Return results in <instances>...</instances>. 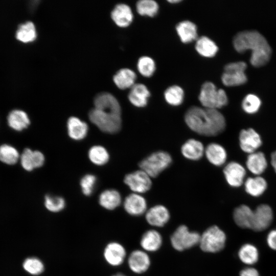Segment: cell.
Returning a JSON list of instances; mask_svg holds the SVG:
<instances>
[{
  "label": "cell",
  "instance_id": "6da1fadb",
  "mask_svg": "<svg viewBox=\"0 0 276 276\" xmlns=\"http://www.w3.org/2000/svg\"><path fill=\"white\" fill-rule=\"evenodd\" d=\"M185 121L192 130L207 136L221 133L226 126L225 119L218 109L202 108L196 106L187 110Z\"/></svg>",
  "mask_w": 276,
  "mask_h": 276
},
{
  "label": "cell",
  "instance_id": "7a4b0ae2",
  "mask_svg": "<svg viewBox=\"0 0 276 276\" xmlns=\"http://www.w3.org/2000/svg\"><path fill=\"white\" fill-rule=\"evenodd\" d=\"M233 45L239 53L247 50L251 51L250 63L255 67L266 64L270 58L271 49L265 38L255 30L244 31L236 35Z\"/></svg>",
  "mask_w": 276,
  "mask_h": 276
},
{
  "label": "cell",
  "instance_id": "3957f363",
  "mask_svg": "<svg viewBox=\"0 0 276 276\" xmlns=\"http://www.w3.org/2000/svg\"><path fill=\"white\" fill-rule=\"evenodd\" d=\"M199 100L205 108L218 109L225 106L228 99L223 89H217L211 82H206L201 86Z\"/></svg>",
  "mask_w": 276,
  "mask_h": 276
},
{
  "label": "cell",
  "instance_id": "277c9868",
  "mask_svg": "<svg viewBox=\"0 0 276 276\" xmlns=\"http://www.w3.org/2000/svg\"><path fill=\"white\" fill-rule=\"evenodd\" d=\"M121 115L95 108L89 112L90 121L101 131L109 133L119 131L121 127Z\"/></svg>",
  "mask_w": 276,
  "mask_h": 276
},
{
  "label": "cell",
  "instance_id": "5b68a950",
  "mask_svg": "<svg viewBox=\"0 0 276 276\" xmlns=\"http://www.w3.org/2000/svg\"><path fill=\"white\" fill-rule=\"evenodd\" d=\"M172 162V158L169 153L158 151L143 159L139 163V166L151 178H155L169 167Z\"/></svg>",
  "mask_w": 276,
  "mask_h": 276
},
{
  "label": "cell",
  "instance_id": "8992f818",
  "mask_svg": "<svg viewBox=\"0 0 276 276\" xmlns=\"http://www.w3.org/2000/svg\"><path fill=\"white\" fill-rule=\"evenodd\" d=\"M224 232L216 225L207 228L200 236L199 245L201 249L206 252H217L224 247L226 242Z\"/></svg>",
  "mask_w": 276,
  "mask_h": 276
},
{
  "label": "cell",
  "instance_id": "52a82bcc",
  "mask_svg": "<svg viewBox=\"0 0 276 276\" xmlns=\"http://www.w3.org/2000/svg\"><path fill=\"white\" fill-rule=\"evenodd\" d=\"M200 236L198 232L190 231L185 225L179 226L171 237L172 247L177 251H183L199 244Z\"/></svg>",
  "mask_w": 276,
  "mask_h": 276
},
{
  "label": "cell",
  "instance_id": "ba28073f",
  "mask_svg": "<svg viewBox=\"0 0 276 276\" xmlns=\"http://www.w3.org/2000/svg\"><path fill=\"white\" fill-rule=\"evenodd\" d=\"M247 65L243 61L231 62L226 64L221 76L223 84L227 86L242 85L247 81L245 71Z\"/></svg>",
  "mask_w": 276,
  "mask_h": 276
},
{
  "label": "cell",
  "instance_id": "9c48e42d",
  "mask_svg": "<svg viewBox=\"0 0 276 276\" xmlns=\"http://www.w3.org/2000/svg\"><path fill=\"white\" fill-rule=\"evenodd\" d=\"M124 181L131 191L137 194L146 193L152 186L151 177L141 169L126 175Z\"/></svg>",
  "mask_w": 276,
  "mask_h": 276
},
{
  "label": "cell",
  "instance_id": "30bf717a",
  "mask_svg": "<svg viewBox=\"0 0 276 276\" xmlns=\"http://www.w3.org/2000/svg\"><path fill=\"white\" fill-rule=\"evenodd\" d=\"M126 250L124 246L117 241L108 243L105 246L103 256L106 263L112 267L121 265L126 258Z\"/></svg>",
  "mask_w": 276,
  "mask_h": 276
},
{
  "label": "cell",
  "instance_id": "8fae6325",
  "mask_svg": "<svg viewBox=\"0 0 276 276\" xmlns=\"http://www.w3.org/2000/svg\"><path fill=\"white\" fill-rule=\"evenodd\" d=\"M272 218L273 213L270 206L260 204L253 212L250 229L257 232L263 231L270 225Z\"/></svg>",
  "mask_w": 276,
  "mask_h": 276
},
{
  "label": "cell",
  "instance_id": "7c38bea8",
  "mask_svg": "<svg viewBox=\"0 0 276 276\" xmlns=\"http://www.w3.org/2000/svg\"><path fill=\"white\" fill-rule=\"evenodd\" d=\"M239 139L241 149L248 154L256 152L262 144L259 134L251 128L242 129Z\"/></svg>",
  "mask_w": 276,
  "mask_h": 276
},
{
  "label": "cell",
  "instance_id": "4fadbf2b",
  "mask_svg": "<svg viewBox=\"0 0 276 276\" xmlns=\"http://www.w3.org/2000/svg\"><path fill=\"white\" fill-rule=\"evenodd\" d=\"M223 173L227 183L232 187L237 188L243 183L246 171L240 164L231 162L225 166Z\"/></svg>",
  "mask_w": 276,
  "mask_h": 276
},
{
  "label": "cell",
  "instance_id": "5bb4252c",
  "mask_svg": "<svg viewBox=\"0 0 276 276\" xmlns=\"http://www.w3.org/2000/svg\"><path fill=\"white\" fill-rule=\"evenodd\" d=\"M150 259L147 252L136 249L129 255L127 263L130 269L134 273L140 274L146 271L150 265Z\"/></svg>",
  "mask_w": 276,
  "mask_h": 276
},
{
  "label": "cell",
  "instance_id": "9a60e30c",
  "mask_svg": "<svg viewBox=\"0 0 276 276\" xmlns=\"http://www.w3.org/2000/svg\"><path fill=\"white\" fill-rule=\"evenodd\" d=\"M123 206L124 210L128 214L139 216L146 212L147 204L144 197L140 194L134 193L126 197Z\"/></svg>",
  "mask_w": 276,
  "mask_h": 276
},
{
  "label": "cell",
  "instance_id": "2e32d148",
  "mask_svg": "<svg viewBox=\"0 0 276 276\" xmlns=\"http://www.w3.org/2000/svg\"><path fill=\"white\" fill-rule=\"evenodd\" d=\"M146 220L151 225L163 227L169 220L170 214L168 209L163 205H156L146 213Z\"/></svg>",
  "mask_w": 276,
  "mask_h": 276
},
{
  "label": "cell",
  "instance_id": "e0dca14e",
  "mask_svg": "<svg viewBox=\"0 0 276 276\" xmlns=\"http://www.w3.org/2000/svg\"><path fill=\"white\" fill-rule=\"evenodd\" d=\"M95 108L100 110H106L114 113L121 115L120 105L112 94L102 93L98 94L94 99Z\"/></svg>",
  "mask_w": 276,
  "mask_h": 276
},
{
  "label": "cell",
  "instance_id": "ac0fdd59",
  "mask_svg": "<svg viewBox=\"0 0 276 276\" xmlns=\"http://www.w3.org/2000/svg\"><path fill=\"white\" fill-rule=\"evenodd\" d=\"M20 159L24 169L27 171H32L35 168L41 167L45 158L41 152L26 148L21 154Z\"/></svg>",
  "mask_w": 276,
  "mask_h": 276
},
{
  "label": "cell",
  "instance_id": "d6986e66",
  "mask_svg": "<svg viewBox=\"0 0 276 276\" xmlns=\"http://www.w3.org/2000/svg\"><path fill=\"white\" fill-rule=\"evenodd\" d=\"M111 16L116 24L120 27L130 25L133 17L131 8L125 4L116 5L111 13Z\"/></svg>",
  "mask_w": 276,
  "mask_h": 276
},
{
  "label": "cell",
  "instance_id": "ffe728a7",
  "mask_svg": "<svg viewBox=\"0 0 276 276\" xmlns=\"http://www.w3.org/2000/svg\"><path fill=\"white\" fill-rule=\"evenodd\" d=\"M150 95V91L145 85L137 83L130 88L128 99L134 106L143 107L146 106Z\"/></svg>",
  "mask_w": 276,
  "mask_h": 276
},
{
  "label": "cell",
  "instance_id": "44dd1931",
  "mask_svg": "<svg viewBox=\"0 0 276 276\" xmlns=\"http://www.w3.org/2000/svg\"><path fill=\"white\" fill-rule=\"evenodd\" d=\"M204 151L202 143L193 139L187 141L181 148L182 155L185 158L192 160L200 159L203 155Z\"/></svg>",
  "mask_w": 276,
  "mask_h": 276
},
{
  "label": "cell",
  "instance_id": "7402d4cb",
  "mask_svg": "<svg viewBox=\"0 0 276 276\" xmlns=\"http://www.w3.org/2000/svg\"><path fill=\"white\" fill-rule=\"evenodd\" d=\"M204 153L209 162L216 166L224 164L227 158V153L224 148L216 143L209 144Z\"/></svg>",
  "mask_w": 276,
  "mask_h": 276
},
{
  "label": "cell",
  "instance_id": "603a6c76",
  "mask_svg": "<svg viewBox=\"0 0 276 276\" xmlns=\"http://www.w3.org/2000/svg\"><path fill=\"white\" fill-rule=\"evenodd\" d=\"M160 234L154 229L146 231L142 236L140 245L144 251L153 252L158 250L162 245Z\"/></svg>",
  "mask_w": 276,
  "mask_h": 276
},
{
  "label": "cell",
  "instance_id": "cb8c5ba5",
  "mask_svg": "<svg viewBox=\"0 0 276 276\" xmlns=\"http://www.w3.org/2000/svg\"><path fill=\"white\" fill-rule=\"evenodd\" d=\"M246 165L252 174L259 175L263 173L267 166V162L264 154L262 152H255L249 154Z\"/></svg>",
  "mask_w": 276,
  "mask_h": 276
},
{
  "label": "cell",
  "instance_id": "d4e9b609",
  "mask_svg": "<svg viewBox=\"0 0 276 276\" xmlns=\"http://www.w3.org/2000/svg\"><path fill=\"white\" fill-rule=\"evenodd\" d=\"M68 135L75 140L83 139L88 132L87 124L75 117H70L67 122Z\"/></svg>",
  "mask_w": 276,
  "mask_h": 276
},
{
  "label": "cell",
  "instance_id": "484cf974",
  "mask_svg": "<svg viewBox=\"0 0 276 276\" xmlns=\"http://www.w3.org/2000/svg\"><path fill=\"white\" fill-rule=\"evenodd\" d=\"M7 122L9 126L16 131H21L27 128L30 124L27 113L19 109L12 110L8 116Z\"/></svg>",
  "mask_w": 276,
  "mask_h": 276
},
{
  "label": "cell",
  "instance_id": "4316f807",
  "mask_svg": "<svg viewBox=\"0 0 276 276\" xmlns=\"http://www.w3.org/2000/svg\"><path fill=\"white\" fill-rule=\"evenodd\" d=\"M253 212L248 206L243 204L236 208L233 213V218L236 224L241 228H250Z\"/></svg>",
  "mask_w": 276,
  "mask_h": 276
},
{
  "label": "cell",
  "instance_id": "83f0119b",
  "mask_svg": "<svg viewBox=\"0 0 276 276\" xmlns=\"http://www.w3.org/2000/svg\"><path fill=\"white\" fill-rule=\"evenodd\" d=\"M122 198L120 193L113 189L106 190L102 192L99 197V203L103 208L113 210L121 204Z\"/></svg>",
  "mask_w": 276,
  "mask_h": 276
},
{
  "label": "cell",
  "instance_id": "f1b7e54d",
  "mask_svg": "<svg viewBox=\"0 0 276 276\" xmlns=\"http://www.w3.org/2000/svg\"><path fill=\"white\" fill-rule=\"evenodd\" d=\"M176 30L181 41L183 43H189L197 38V29L195 24L184 20L178 23Z\"/></svg>",
  "mask_w": 276,
  "mask_h": 276
},
{
  "label": "cell",
  "instance_id": "f546056e",
  "mask_svg": "<svg viewBox=\"0 0 276 276\" xmlns=\"http://www.w3.org/2000/svg\"><path fill=\"white\" fill-rule=\"evenodd\" d=\"M136 75L134 72L129 68L120 70L113 76V80L120 89L131 88L134 85Z\"/></svg>",
  "mask_w": 276,
  "mask_h": 276
},
{
  "label": "cell",
  "instance_id": "4dcf8cb0",
  "mask_svg": "<svg viewBox=\"0 0 276 276\" xmlns=\"http://www.w3.org/2000/svg\"><path fill=\"white\" fill-rule=\"evenodd\" d=\"M245 190L250 195L258 197L266 190L267 183L262 177L257 176L248 178L244 182Z\"/></svg>",
  "mask_w": 276,
  "mask_h": 276
},
{
  "label": "cell",
  "instance_id": "1f68e13d",
  "mask_svg": "<svg viewBox=\"0 0 276 276\" xmlns=\"http://www.w3.org/2000/svg\"><path fill=\"white\" fill-rule=\"evenodd\" d=\"M195 49L200 55L209 58L214 57L218 50L216 44L206 36H201L197 39Z\"/></svg>",
  "mask_w": 276,
  "mask_h": 276
},
{
  "label": "cell",
  "instance_id": "d6a6232c",
  "mask_svg": "<svg viewBox=\"0 0 276 276\" xmlns=\"http://www.w3.org/2000/svg\"><path fill=\"white\" fill-rule=\"evenodd\" d=\"M16 39L24 43H29L35 40L37 33L34 24L27 21L19 26L15 35Z\"/></svg>",
  "mask_w": 276,
  "mask_h": 276
},
{
  "label": "cell",
  "instance_id": "836d02e7",
  "mask_svg": "<svg viewBox=\"0 0 276 276\" xmlns=\"http://www.w3.org/2000/svg\"><path fill=\"white\" fill-rule=\"evenodd\" d=\"M240 260L247 265L256 263L259 258V252L257 248L251 244L243 245L238 252Z\"/></svg>",
  "mask_w": 276,
  "mask_h": 276
},
{
  "label": "cell",
  "instance_id": "e575fe53",
  "mask_svg": "<svg viewBox=\"0 0 276 276\" xmlns=\"http://www.w3.org/2000/svg\"><path fill=\"white\" fill-rule=\"evenodd\" d=\"M22 267L27 273L34 276L41 274L45 270V265L42 261L35 257L26 258L23 262Z\"/></svg>",
  "mask_w": 276,
  "mask_h": 276
},
{
  "label": "cell",
  "instance_id": "d590c367",
  "mask_svg": "<svg viewBox=\"0 0 276 276\" xmlns=\"http://www.w3.org/2000/svg\"><path fill=\"white\" fill-rule=\"evenodd\" d=\"M166 101L172 106H178L183 100L184 92L182 88L178 85H172L166 89L164 93Z\"/></svg>",
  "mask_w": 276,
  "mask_h": 276
},
{
  "label": "cell",
  "instance_id": "8d00e7d4",
  "mask_svg": "<svg viewBox=\"0 0 276 276\" xmlns=\"http://www.w3.org/2000/svg\"><path fill=\"white\" fill-rule=\"evenodd\" d=\"M88 157L93 163L101 166L107 163L109 155L104 147L101 146H94L89 149Z\"/></svg>",
  "mask_w": 276,
  "mask_h": 276
},
{
  "label": "cell",
  "instance_id": "74e56055",
  "mask_svg": "<svg viewBox=\"0 0 276 276\" xmlns=\"http://www.w3.org/2000/svg\"><path fill=\"white\" fill-rule=\"evenodd\" d=\"M19 158V153L14 147L7 144L0 146V160L3 163L8 165H14Z\"/></svg>",
  "mask_w": 276,
  "mask_h": 276
},
{
  "label": "cell",
  "instance_id": "f35d334b",
  "mask_svg": "<svg viewBox=\"0 0 276 276\" xmlns=\"http://www.w3.org/2000/svg\"><path fill=\"white\" fill-rule=\"evenodd\" d=\"M136 10L141 15L154 16L158 12V4L153 0H141L136 5Z\"/></svg>",
  "mask_w": 276,
  "mask_h": 276
},
{
  "label": "cell",
  "instance_id": "ab89813d",
  "mask_svg": "<svg viewBox=\"0 0 276 276\" xmlns=\"http://www.w3.org/2000/svg\"><path fill=\"white\" fill-rule=\"evenodd\" d=\"M44 204L45 208L52 213L61 212L65 206V201L63 198L51 195L45 196Z\"/></svg>",
  "mask_w": 276,
  "mask_h": 276
},
{
  "label": "cell",
  "instance_id": "60d3db41",
  "mask_svg": "<svg viewBox=\"0 0 276 276\" xmlns=\"http://www.w3.org/2000/svg\"><path fill=\"white\" fill-rule=\"evenodd\" d=\"M137 67L140 73L144 77H150L155 71V64L152 58L143 56L138 60Z\"/></svg>",
  "mask_w": 276,
  "mask_h": 276
},
{
  "label": "cell",
  "instance_id": "b9f144b4",
  "mask_svg": "<svg viewBox=\"0 0 276 276\" xmlns=\"http://www.w3.org/2000/svg\"><path fill=\"white\" fill-rule=\"evenodd\" d=\"M261 104L260 98L254 94H248L243 99L242 107L247 113L253 114L257 112Z\"/></svg>",
  "mask_w": 276,
  "mask_h": 276
},
{
  "label": "cell",
  "instance_id": "7bdbcfd3",
  "mask_svg": "<svg viewBox=\"0 0 276 276\" xmlns=\"http://www.w3.org/2000/svg\"><path fill=\"white\" fill-rule=\"evenodd\" d=\"M97 181L96 177L93 174L84 175L80 180V186L83 193L86 196L90 195L93 192Z\"/></svg>",
  "mask_w": 276,
  "mask_h": 276
},
{
  "label": "cell",
  "instance_id": "ee69618b",
  "mask_svg": "<svg viewBox=\"0 0 276 276\" xmlns=\"http://www.w3.org/2000/svg\"><path fill=\"white\" fill-rule=\"evenodd\" d=\"M267 242L271 249L276 250V228L269 233L267 237Z\"/></svg>",
  "mask_w": 276,
  "mask_h": 276
},
{
  "label": "cell",
  "instance_id": "f6af8a7d",
  "mask_svg": "<svg viewBox=\"0 0 276 276\" xmlns=\"http://www.w3.org/2000/svg\"><path fill=\"white\" fill-rule=\"evenodd\" d=\"M240 276H259V274L256 269L249 267L241 270Z\"/></svg>",
  "mask_w": 276,
  "mask_h": 276
},
{
  "label": "cell",
  "instance_id": "bcb514c9",
  "mask_svg": "<svg viewBox=\"0 0 276 276\" xmlns=\"http://www.w3.org/2000/svg\"><path fill=\"white\" fill-rule=\"evenodd\" d=\"M271 164L276 173V151L272 152L271 155Z\"/></svg>",
  "mask_w": 276,
  "mask_h": 276
},
{
  "label": "cell",
  "instance_id": "7dc6e473",
  "mask_svg": "<svg viewBox=\"0 0 276 276\" xmlns=\"http://www.w3.org/2000/svg\"><path fill=\"white\" fill-rule=\"evenodd\" d=\"M111 276H127V275L122 273H117L112 275Z\"/></svg>",
  "mask_w": 276,
  "mask_h": 276
},
{
  "label": "cell",
  "instance_id": "c3c4849f",
  "mask_svg": "<svg viewBox=\"0 0 276 276\" xmlns=\"http://www.w3.org/2000/svg\"><path fill=\"white\" fill-rule=\"evenodd\" d=\"M168 2L169 3H178V2H180V1H179V0H171V1H168Z\"/></svg>",
  "mask_w": 276,
  "mask_h": 276
}]
</instances>
